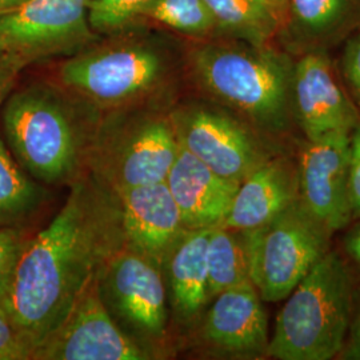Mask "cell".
I'll return each instance as SVG.
<instances>
[{
	"instance_id": "obj_1",
	"label": "cell",
	"mask_w": 360,
	"mask_h": 360,
	"mask_svg": "<svg viewBox=\"0 0 360 360\" xmlns=\"http://www.w3.org/2000/svg\"><path fill=\"white\" fill-rule=\"evenodd\" d=\"M124 245L116 193L87 174L75 180L50 224L28 238L3 309L32 352Z\"/></svg>"
},
{
	"instance_id": "obj_2",
	"label": "cell",
	"mask_w": 360,
	"mask_h": 360,
	"mask_svg": "<svg viewBox=\"0 0 360 360\" xmlns=\"http://www.w3.org/2000/svg\"><path fill=\"white\" fill-rule=\"evenodd\" d=\"M186 77V50L166 31L147 25L102 37L65 58L56 82L102 112L172 107Z\"/></svg>"
},
{
	"instance_id": "obj_3",
	"label": "cell",
	"mask_w": 360,
	"mask_h": 360,
	"mask_svg": "<svg viewBox=\"0 0 360 360\" xmlns=\"http://www.w3.org/2000/svg\"><path fill=\"white\" fill-rule=\"evenodd\" d=\"M295 58L271 44L196 40L186 49V77L208 101L242 117L281 146L295 129L292 77Z\"/></svg>"
},
{
	"instance_id": "obj_4",
	"label": "cell",
	"mask_w": 360,
	"mask_h": 360,
	"mask_svg": "<svg viewBox=\"0 0 360 360\" xmlns=\"http://www.w3.org/2000/svg\"><path fill=\"white\" fill-rule=\"evenodd\" d=\"M103 112L56 80L11 91L3 103L1 134L13 158L43 186H67L86 175Z\"/></svg>"
},
{
	"instance_id": "obj_5",
	"label": "cell",
	"mask_w": 360,
	"mask_h": 360,
	"mask_svg": "<svg viewBox=\"0 0 360 360\" xmlns=\"http://www.w3.org/2000/svg\"><path fill=\"white\" fill-rule=\"evenodd\" d=\"M267 358L330 360L345 346L355 290L347 263L328 251L284 299Z\"/></svg>"
},
{
	"instance_id": "obj_6",
	"label": "cell",
	"mask_w": 360,
	"mask_h": 360,
	"mask_svg": "<svg viewBox=\"0 0 360 360\" xmlns=\"http://www.w3.org/2000/svg\"><path fill=\"white\" fill-rule=\"evenodd\" d=\"M169 108L147 105L103 112L86 174L114 193L165 181L179 153Z\"/></svg>"
},
{
	"instance_id": "obj_7",
	"label": "cell",
	"mask_w": 360,
	"mask_h": 360,
	"mask_svg": "<svg viewBox=\"0 0 360 360\" xmlns=\"http://www.w3.org/2000/svg\"><path fill=\"white\" fill-rule=\"evenodd\" d=\"M250 281L263 302H282L330 251L333 232L297 199L269 223L242 231Z\"/></svg>"
},
{
	"instance_id": "obj_8",
	"label": "cell",
	"mask_w": 360,
	"mask_h": 360,
	"mask_svg": "<svg viewBox=\"0 0 360 360\" xmlns=\"http://www.w3.org/2000/svg\"><path fill=\"white\" fill-rule=\"evenodd\" d=\"M98 284L104 306L119 328L151 359L165 358L171 342L162 267L124 245L99 271Z\"/></svg>"
},
{
	"instance_id": "obj_9",
	"label": "cell",
	"mask_w": 360,
	"mask_h": 360,
	"mask_svg": "<svg viewBox=\"0 0 360 360\" xmlns=\"http://www.w3.org/2000/svg\"><path fill=\"white\" fill-rule=\"evenodd\" d=\"M169 117L180 147L196 156L219 176L240 183L282 147L271 142L242 117L208 101H178Z\"/></svg>"
},
{
	"instance_id": "obj_10",
	"label": "cell",
	"mask_w": 360,
	"mask_h": 360,
	"mask_svg": "<svg viewBox=\"0 0 360 360\" xmlns=\"http://www.w3.org/2000/svg\"><path fill=\"white\" fill-rule=\"evenodd\" d=\"M101 38L89 22V0H30L0 15V55L25 68L70 58Z\"/></svg>"
},
{
	"instance_id": "obj_11",
	"label": "cell",
	"mask_w": 360,
	"mask_h": 360,
	"mask_svg": "<svg viewBox=\"0 0 360 360\" xmlns=\"http://www.w3.org/2000/svg\"><path fill=\"white\" fill-rule=\"evenodd\" d=\"M187 335L195 347L211 358H267L270 336L263 299L251 282L229 288L211 299Z\"/></svg>"
},
{
	"instance_id": "obj_12",
	"label": "cell",
	"mask_w": 360,
	"mask_h": 360,
	"mask_svg": "<svg viewBox=\"0 0 360 360\" xmlns=\"http://www.w3.org/2000/svg\"><path fill=\"white\" fill-rule=\"evenodd\" d=\"M98 276L51 334L34 360H148L151 356L116 324L99 294Z\"/></svg>"
},
{
	"instance_id": "obj_13",
	"label": "cell",
	"mask_w": 360,
	"mask_h": 360,
	"mask_svg": "<svg viewBox=\"0 0 360 360\" xmlns=\"http://www.w3.org/2000/svg\"><path fill=\"white\" fill-rule=\"evenodd\" d=\"M292 102L296 127L307 141L330 134H351L359 123L358 107L339 82L328 52L296 56Z\"/></svg>"
},
{
	"instance_id": "obj_14",
	"label": "cell",
	"mask_w": 360,
	"mask_h": 360,
	"mask_svg": "<svg viewBox=\"0 0 360 360\" xmlns=\"http://www.w3.org/2000/svg\"><path fill=\"white\" fill-rule=\"evenodd\" d=\"M349 134H330L303 143L297 165L299 200L330 232L347 227Z\"/></svg>"
},
{
	"instance_id": "obj_15",
	"label": "cell",
	"mask_w": 360,
	"mask_h": 360,
	"mask_svg": "<svg viewBox=\"0 0 360 360\" xmlns=\"http://www.w3.org/2000/svg\"><path fill=\"white\" fill-rule=\"evenodd\" d=\"M116 196L126 245L162 267L168 252L187 231L166 181L131 187Z\"/></svg>"
},
{
	"instance_id": "obj_16",
	"label": "cell",
	"mask_w": 360,
	"mask_h": 360,
	"mask_svg": "<svg viewBox=\"0 0 360 360\" xmlns=\"http://www.w3.org/2000/svg\"><path fill=\"white\" fill-rule=\"evenodd\" d=\"M165 181L186 230H211L221 226L239 187L238 181L219 176L180 146Z\"/></svg>"
},
{
	"instance_id": "obj_17",
	"label": "cell",
	"mask_w": 360,
	"mask_h": 360,
	"mask_svg": "<svg viewBox=\"0 0 360 360\" xmlns=\"http://www.w3.org/2000/svg\"><path fill=\"white\" fill-rule=\"evenodd\" d=\"M360 30V0H288L278 35L294 58L328 52Z\"/></svg>"
},
{
	"instance_id": "obj_18",
	"label": "cell",
	"mask_w": 360,
	"mask_h": 360,
	"mask_svg": "<svg viewBox=\"0 0 360 360\" xmlns=\"http://www.w3.org/2000/svg\"><path fill=\"white\" fill-rule=\"evenodd\" d=\"M211 230H187L162 263L169 319L188 334L208 303L207 243Z\"/></svg>"
},
{
	"instance_id": "obj_19",
	"label": "cell",
	"mask_w": 360,
	"mask_h": 360,
	"mask_svg": "<svg viewBox=\"0 0 360 360\" xmlns=\"http://www.w3.org/2000/svg\"><path fill=\"white\" fill-rule=\"evenodd\" d=\"M297 199V165L284 154L276 155L239 183L221 226L236 231L254 230Z\"/></svg>"
},
{
	"instance_id": "obj_20",
	"label": "cell",
	"mask_w": 360,
	"mask_h": 360,
	"mask_svg": "<svg viewBox=\"0 0 360 360\" xmlns=\"http://www.w3.org/2000/svg\"><path fill=\"white\" fill-rule=\"evenodd\" d=\"M215 20V38L240 40L254 46L278 38L284 15L267 0H205Z\"/></svg>"
},
{
	"instance_id": "obj_21",
	"label": "cell",
	"mask_w": 360,
	"mask_h": 360,
	"mask_svg": "<svg viewBox=\"0 0 360 360\" xmlns=\"http://www.w3.org/2000/svg\"><path fill=\"white\" fill-rule=\"evenodd\" d=\"M49 198V188L16 162L0 129V227H25Z\"/></svg>"
},
{
	"instance_id": "obj_22",
	"label": "cell",
	"mask_w": 360,
	"mask_h": 360,
	"mask_svg": "<svg viewBox=\"0 0 360 360\" xmlns=\"http://www.w3.org/2000/svg\"><path fill=\"white\" fill-rule=\"evenodd\" d=\"M210 302L239 284L251 282L242 231L223 226L211 229L207 243Z\"/></svg>"
},
{
	"instance_id": "obj_23",
	"label": "cell",
	"mask_w": 360,
	"mask_h": 360,
	"mask_svg": "<svg viewBox=\"0 0 360 360\" xmlns=\"http://www.w3.org/2000/svg\"><path fill=\"white\" fill-rule=\"evenodd\" d=\"M148 22L196 40L215 38V20L205 0H151L141 13Z\"/></svg>"
},
{
	"instance_id": "obj_24",
	"label": "cell",
	"mask_w": 360,
	"mask_h": 360,
	"mask_svg": "<svg viewBox=\"0 0 360 360\" xmlns=\"http://www.w3.org/2000/svg\"><path fill=\"white\" fill-rule=\"evenodd\" d=\"M151 0H89V22L98 35L107 37L141 26V13Z\"/></svg>"
},
{
	"instance_id": "obj_25",
	"label": "cell",
	"mask_w": 360,
	"mask_h": 360,
	"mask_svg": "<svg viewBox=\"0 0 360 360\" xmlns=\"http://www.w3.org/2000/svg\"><path fill=\"white\" fill-rule=\"evenodd\" d=\"M30 235L25 227H0V309L3 311L13 274ZM4 312V311H3Z\"/></svg>"
},
{
	"instance_id": "obj_26",
	"label": "cell",
	"mask_w": 360,
	"mask_h": 360,
	"mask_svg": "<svg viewBox=\"0 0 360 360\" xmlns=\"http://www.w3.org/2000/svg\"><path fill=\"white\" fill-rule=\"evenodd\" d=\"M339 70L351 101L360 108V30L343 43Z\"/></svg>"
},
{
	"instance_id": "obj_27",
	"label": "cell",
	"mask_w": 360,
	"mask_h": 360,
	"mask_svg": "<svg viewBox=\"0 0 360 360\" xmlns=\"http://www.w3.org/2000/svg\"><path fill=\"white\" fill-rule=\"evenodd\" d=\"M32 348L0 309V360H32Z\"/></svg>"
},
{
	"instance_id": "obj_28",
	"label": "cell",
	"mask_w": 360,
	"mask_h": 360,
	"mask_svg": "<svg viewBox=\"0 0 360 360\" xmlns=\"http://www.w3.org/2000/svg\"><path fill=\"white\" fill-rule=\"evenodd\" d=\"M348 203L351 220L360 219V120L349 134Z\"/></svg>"
},
{
	"instance_id": "obj_29",
	"label": "cell",
	"mask_w": 360,
	"mask_h": 360,
	"mask_svg": "<svg viewBox=\"0 0 360 360\" xmlns=\"http://www.w3.org/2000/svg\"><path fill=\"white\" fill-rule=\"evenodd\" d=\"M338 358L360 360V303H356V300L354 304V311L348 327L347 338Z\"/></svg>"
},
{
	"instance_id": "obj_30",
	"label": "cell",
	"mask_w": 360,
	"mask_h": 360,
	"mask_svg": "<svg viewBox=\"0 0 360 360\" xmlns=\"http://www.w3.org/2000/svg\"><path fill=\"white\" fill-rule=\"evenodd\" d=\"M25 67L6 55H0V105L11 94L15 82Z\"/></svg>"
},
{
	"instance_id": "obj_31",
	"label": "cell",
	"mask_w": 360,
	"mask_h": 360,
	"mask_svg": "<svg viewBox=\"0 0 360 360\" xmlns=\"http://www.w3.org/2000/svg\"><path fill=\"white\" fill-rule=\"evenodd\" d=\"M345 251L347 257L360 267V221L346 235Z\"/></svg>"
},
{
	"instance_id": "obj_32",
	"label": "cell",
	"mask_w": 360,
	"mask_h": 360,
	"mask_svg": "<svg viewBox=\"0 0 360 360\" xmlns=\"http://www.w3.org/2000/svg\"><path fill=\"white\" fill-rule=\"evenodd\" d=\"M28 1L30 0H0V15L13 11Z\"/></svg>"
},
{
	"instance_id": "obj_33",
	"label": "cell",
	"mask_w": 360,
	"mask_h": 360,
	"mask_svg": "<svg viewBox=\"0 0 360 360\" xmlns=\"http://www.w3.org/2000/svg\"><path fill=\"white\" fill-rule=\"evenodd\" d=\"M270 1L271 4H274L276 8H279L282 13H285V8H287V3L288 0H267Z\"/></svg>"
}]
</instances>
